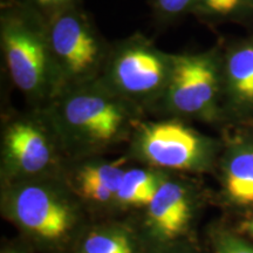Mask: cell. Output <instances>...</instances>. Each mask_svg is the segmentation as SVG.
<instances>
[{
	"label": "cell",
	"instance_id": "5",
	"mask_svg": "<svg viewBox=\"0 0 253 253\" xmlns=\"http://www.w3.org/2000/svg\"><path fill=\"white\" fill-rule=\"evenodd\" d=\"M2 37L12 80L24 91L40 89L46 80V54L39 38L19 24L8 26Z\"/></svg>",
	"mask_w": 253,
	"mask_h": 253
},
{
	"label": "cell",
	"instance_id": "1",
	"mask_svg": "<svg viewBox=\"0 0 253 253\" xmlns=\"http://www.w3.org/2000/svg\"><path fill=\"white\" fill-rule=\"evenodd\" d=\"M2 214L34 250L66 253L84 226L77 205L58 186L28 179L9 188Z\"/></svg>",
	"mask_w": 253,
	"mask_h": 253
},
{
	"label": "cell",
	"instance_id": "18",
	"mask_svg": "<svg viewBox=\"0 0 253 253\" xmlns=\"http://www.w3.org/2000/svg\"><path fill=\"white\" fill-rule=\"evenodd\" d=\"M194 0H158L160 7L167 13H179L192 4Z\"/></svg>",
	"mask_w": 253,
	"mask_h": 253
},
{
	"label": "cell",
	"instance_id": "21",
	"mask_svg": "<svg viewBox=\"0 0 253 253\" xmlns=\"http://www.w3.org/2000/svg\"><path fill=\"white\" fill-rule=\"evenodd\" d=\"M38 1L42 5H50V4H58V2H61L63 0H38Z\"/></svg>",
	"mask_w": 253,
	"mask_h": 253
},
{
	"label": "cell",
	"instance_id": "16",
	"mask_svg": "<svg viewBox=\"0 0 253 253\" xmlns=\"http://www.w3.org/2000/svg\"><path fill=\"white\" fill-rule=\"evenodd\" d=\"M209 13L219 17H230L242 12L248 6L253 7L251 0H202Z\"/></svg>",
	"mask_w": 253,
	"mask_h": 253
},
{
	"label": "cell",
	"instance_id": "20",
	"mask_svg": "<svg viewBox=\"0 0 253 253\" xmlns=\"http://www.w3.org/2000/svg\"><path fill=\"white\" fill-rule=\"evenodd\" d=\"M242 233H244V235L253 239V216H251L248 220L243 223Z\"/></svg>",
	"mask_w": 253,
	"mask_h": 253
},
{
	"label": "cell",
	"instance_id": "4",
	"mask_svg": "<svg viewBox=\"0 0 253 253\" xmlns=\"http://www.w3.org/2000/svg\"><path fill=\"white\" fill-rule=\"evenodd\" d=\"M169 97L176 109L186 114L213 110L218 94V73L207 56L183 58L175 63Z\"/></svg>",
	"mask_w": 253,
	"mask_h": 253
},
{
	"label": "cell",
	"instance_id": "17",
	"mask_svg": "<svg viewBox=\"0 0 253 253\" xmlns=\"http://www.w3.org/2000/svg\"><path fill=\"white\" fill-rule=\"evenodd\" d=\"M147 253H203V251L191 237L168 244L150 246L147 248Z\"/></svg>",
	"mask_w": 253,
	"mask_h": 253
},
{
	"label": "cell",
	"instance_id": "13",
	"mask_svg": "<svg viewBox=\"0 0 253 253\" xmlns=\"http://www.w3.org/2000/svg\"><path fill=\"white\" fill-rule=\"evenodd\" d=\"M225 84L233 106L253 110V40L237 46L227 55Z\"/></svg>",
	"mask_w": 253,
	"mask_h": 253
},
{
	"label": "cell",
	"instance_id": "8",
	"mask_svg": "<svg viewBox=\"0 0 253 253\" xmlns=\"http://www.w3.org/2000/svg\"><path fill=\"white\" fill-rule=\"evenodd\" d=\"M66 253H147L138 227L122 221L86 225Z\"/></svg>",
	"mask_w": 253,
	"mask_h": 253
},
{
	"label": "cell",
	"instance_id": "10",
	"mask_svg": "<svg viewBox=\"0 0 253 253\" xmlns=\"http://www.w3.org/2000/svg\"><path fill=\"white\" fill-rule=\"evenodd\" d=\"M221 189L226 202L237 209H253V141L230 145L221 164Z\"/></svg>",
	"mask_w": 253,
	"mask_h": 253
},
{
	"label": "cell",
	"instance_id": "19",
	"mask_svg": "<svg viewBox=\"0 0 253 253\" xmlns=\"http://www.w3.org/2000/svg\"><path fill=\"white\" fill-rule=\"evenodd\" d=\"M34 251L36 250L20 237L19 239L12 240L2 245L0 253H33Z\"/></svg>",
	"mask_w": 253,
	"mask_h": 253
},
{
	"label": "cell",
	"instance_id": "14",
	"mask_svg": "<svg viewBox=\"0 0 253 253\" xmlns=\"http://www.w3.org/2000/svg\"><path fill=\"white\" fill-rule=\"evenodd\" d=\"M166 177L153 170L126 169L115 205L125 209H145L153 201Z\"/></svg>",
	"mask_w": 253,
	"mask_h": 253
},
{
	"label": "cell",
	"instance_id": "11",
	"mask_svg": "<svg viewBox=\"0 0 253 253\" xmlns=\"http://www.w3.org/2000/svg\"><path fill=\"white\" fill-rule=\"evenodd\" d=\"M115 78L123 89L134 94H144L162 84L163 61L155 53L143 48L126 50L115 65Z\"/></svg>",
	"mask_w": 253,
	"mask_h": 253
},
{
	"label": "cell",
	"instance_id": "6",
	"mask_svg": "<svg viewBox=\"0 0 253 253\" xmlns=\"http://www.w3.org/2000/svg\"><path fill=\"white\" fill-rule=\"evenodd\" d=\"M6 171L17 182L36 179L53 163L52 148L40 130L27 123L14 125L6 136Z\"/></svg>",
	"mask_w": 253,
	"mask_h": 253
},
{
	"label": "cell",
	"instance_id": "22",
	"mask_svg": "<svg viewBox=\"0 0 253 253\" xmlns=\"http://www.w3.org/2000/svg\"><path fill=\"white\" fill-rule=\"evenodd\" d=\"M251 1H252V4H253V0H251Z\"/></svg>",
	"mask_w": 253,
	"mask_h": 253
},
{
	"label": "cell",
	"instance_id": "7",
	"mask_svg": "<svg viewBox=\"0 0 253 253\" xmlns=\"http://www.w3.org/2000/svg\"><path fill=\"white\" fill-rule=\"evenodd\" d=\"M69 125L94 142H108L119 132L122 114L115 104L96 95H77L66 104Z\"/></svg>",
	"mask_w": 253,
	"mask_h": 253
},
{
	"label": "cell",
	"instance_id": "2",
	"mask_svg": "<svg viewBox=\"0 0 253 253\" xmlns=\"http://www.w3.org/2000/svg\"><path fill=\"white\" fill-rule=\"evenodd\" d=\"M138 149L151 166L179 171H204L212 166L216 156L212 142L178 123H160L147 128Z\"/></svg>",
	"mask_w": 253,
	"mask_h": 253
},
{
	"label": "cell",
	"instance_id": "9",
	"mask_svg": "<svg viewBox=\"0 0 253 253\" xmlns=\"http://www.w3.org/2000/svg\"><path fill=\"white\" fill-rule=\"evenodd\" d=\"M52 46L65 67L74 74L89 69L97 55L94 38L73 15H65L55 21L52 30Z\"/></svg>",
	"mask_w": 253,
	"mask_h": 253
},
{
	"label": "cell",
	"instance_id": "12",
	"mask_svg": "<svg viewBox=\"0 0 253 253\" xmlns=\"http://www.w3.org/2000/svg\"><path fill=\"white\" fill-rule=\"evenodd\" d=\"M126 170L120 161L84 164L75 175L79 195L96 205L115 204Z\"/></svg>",
	"mask_w": 253,
	"mask_h": 253
},
{
	"label": "cell",
	"instance_id": "15",
	"mask_svg": "<svg viewBox=\"0 0 253 253\" xmlns=\"http://www.w3.org/2000/svg\"><path fill=\"white\" fill-rule=\"evenodd\" d=\"M212 253H253V243L240 233L218 226L210 232Z\"/></svg>",
	"mask_w": 253,
	"mask_h": 253
},
{
	"label": "cell",
	"instance_id": "3",
	"mask_svg": "<svg viewBox=\"0 0 253 253\" xmlns=\"http://www.w3.org/2000/svg\"><path fill=\"white\" fill-rule=\"evenodd\" d=\"M197 203L191 189L177 179L167 178L145 208L141 235L147 248L191 238Z\"/></svg>",
	"mask_w": 253,
	"mask_h": 253
}]
</instances>
